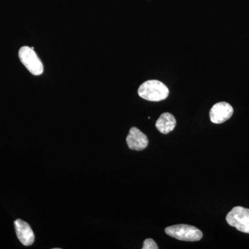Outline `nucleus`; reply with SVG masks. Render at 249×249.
<instances>
[{
    "label": "nucleus",
    "mask_w": 249,
    "mask_h": 249,
    "mask_svg": "<svg viewBox=\"0 0 249 249\" xmlns=\"http://www.w3.org/2000/svg\"><path fill=\"white\" fill-rule=\"evenodd\" d=\"M138 94L141 98L146 101L159 102L168 98L169 89L160 80H150L139 87Z\"/></svg>",
    "instance_id": "f257e3e1"
},
{
    "label": "nucleus",
    "mask_w": 249,
    "mask_h": 249,
    "mask_svg": "<svg viewBox=\"0 0 249 249\" xmlns=\"http://www.w3.org/2000/svg\"><path fill=\"white\" fill-rule=\"evenodd\" d=\"M165 233L177 240L196 242L202 238V232L197 228L188 224H177L165 229Z\"/></svg>",
    "instance_id": "f03ea898"
},
{
    "label": "nucleus",
    "mask_w": 249,
    "mask_h": 249,
    "mask_svg": "<svg viewBox=\"0 0 249 249\" xmlns=\"http://www.w3.org/2000/svg\"><path fill=\"white\" fill-rule=\"evenodd\" d=\"M18 55L23 65L33 75L40 76L43 73V64L37 56L34 48H31L27 46L21 47Z\"/></svg>",
    "instance_id": "7ed1b4c3"
},
{
    "label": "nucleus",
    "mask_w": 249,
    "mask_h": 249,
    "mask_svg": "<svg viewBox=\"0 0 249 249\" xmlns=\"http://www.w3.org/2000/svg\"><path fill=\"white\" fill-rule=\"evenodd\" d=\"M227 222L239 231L249 233V209L236 206L228 213Z\"/></svg>",
    "instance_id": "20e7f679"
},
{
    "label": "nucleus",
    "mask_w": 249,
    "mask_h": 249,
    "mask_svg": "<svg viewBox=\"0 0 249 249\" xmlns=\"http://www.w3.org/2000/svg\"><path fill=\"white\" fill-rule=\"evenodd\" d=\"M233 114V108L229 103L219 102L214 104L210 111L211 122L221 124L229 120Z\"/></svg>",
    "instance_id": "39448f33"
},
{
    "label": "nucleus",
    "mask_w": 249,
    "mask_h": 249,
    "mask_svg": "<svg viewBox=\"0 0 249 249\" xmlns=\"http://www.w3.org/2000/svg\"><path fill=\"white\" fill-rule=\"evenodd\" d=\"M126 142L130 150L141 151L146 148L149 141L147 136L142 133L140 129L133 127L129 130Z\"/></svg>",
    "instance_id": "423d86ee"
},
{
    "label": "nucleus",
    "mask_w": 249,
    "mask_h": 249,
    "mask_svg": "<svg viewBox=\"0 0 249 249\" xmlns=\"http://www.w3.org/2000/svg\"><path fill=\"white\" fill-rule=\"evenodd\" d=\"M14 224L16 235L21 243L26 247L32 245L35 241V235L29 224L20 219H16Z\"/></svg>",
    "instance_id": "0eeeda50"
},
{
    "label": "nucleus",
    "mask_w": 249,
    "mask_h": 249,
    "mask_svg": "<svg viewBox=\"0 0 249 249\" xmlns=\"http://www.w3.org/2000/svg\"><path fill=\"white\" fill-rule=\"evenodd\" d=\"M177 121L175 116L170 113L162 114L156 122V127L160 133L167 134L174 130L176 127Z\"/></svg>",
    "instance_id": "6e6552de"
},
{
    "label": "nucleus",
    "mask_w": 249,
    "mask_h": 249,
    "mask_svg": "<svg viewBox=\"0 0 249 249\" xmlns=\"http://www.w3.org/2000/svg\"><path fill=\"white\" fill-rule=\"evenodd\" d=\"M142 249H158V247H157V244L155 241L152 240V239H146L143 242V247H142Z\"/></svg>",
    "instance_id": "1a4fd4ad"
}]
</instances>
